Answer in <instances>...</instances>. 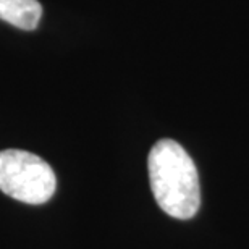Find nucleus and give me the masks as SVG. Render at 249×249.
Listing matches in <instances>:
<instances>
[{
    "label": "nucleus",
    "instance_id": "nucleus-1",
    "mask_svg": "<svg viewBox=\"0 0 249 249\" xmlns=\"http://www.w3.org/2000/svg\"><path fill=\"white\" fill-rule=\"evenodd\" d=\"M149 181L156 202L173 218L188 220L201 206L196 165L189 154L173 139H160L147 157Z\"/></svg>",
    "mask_w": 249,
    "mask_h": 249
},
{
    "label": "nucleus",
    "instance_id": "nucleus-2",
    "mask_svg": "<svg viewBox=\"0 0 249 249\" xmlns=\"http://www.w3.org/2000/svg\"><path fill=\"white\" fill-rule=\"evenodd\" d=\"M57 177L39 156L21 149L0 152V191L17 201L39 206L55 194Z\"/></svg>",
    "mask_w": 249,
    "mask_h": 249
},
{
    "label": "nucleus",
    "instance_id": "nucleus-3",
    "mask_svg": "<svg viewBox=\"0 0 249 249\" xmlns=\"http://www.w3.org/2000/svg\"><path fill=\"white\" fill-rule=\"evenodd\" d=\"M42 17L37 0H0V19L18 29L34 31Z\"/></svg>",
    "mask_w": 249,
    "mask_h": 249
}]
</instances>
